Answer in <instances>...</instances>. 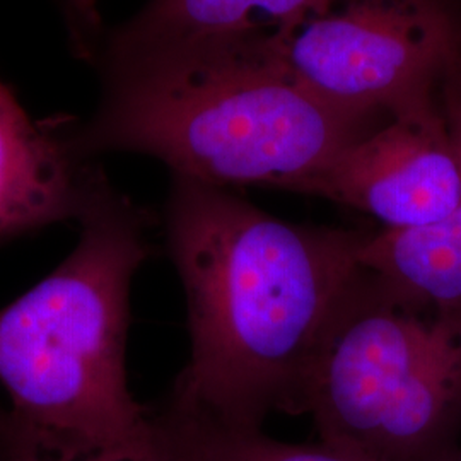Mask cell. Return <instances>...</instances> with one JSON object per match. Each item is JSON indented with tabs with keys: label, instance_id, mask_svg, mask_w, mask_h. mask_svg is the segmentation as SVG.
I'll return each mask as SVG.
<instances>
[{
	"label": "cell",
	"instance_id": "4",
	"mask_svg": "<svg viewBox=\"0 0 461 461\" xmlns=\"http://www.w3.org/2000/svg\"><path fill=\"white\" fill-rule=\"evenodd\" d=\"M303 413L320 441L367 461H453L461 313L411 306L361 270L330 321Z\"/></svg>",
	"mask_w": 461,
	"mask_h": 461
},
{
	"label": "cell",
	"instance_id": "2",
	"mask_svg": "<svg viewBox=\"0 0 461 461\" xmlns=\"http://www.w3.org/2000/svg\"><path fill=\"white\" fill-rule=\"evenodd\" d=\"M101 96L76 122L84 159L154 158L171 176L296 192L381 125L316 98L280 60L272 34L158 50L95 66Z\"/></svg>",
	"mask_w": 461,
	"mask_h": 461
},
{
	"label": "cell",
	"instance_id": "12",
	"mask_svg": "<svg viewBox=\"0 0 461 461\" xmlns=\"http://www.w3.org/2000/svg\"><path fill=\"white\" fill-rule=\"evenodd\" d=\"M64 24L72 55L93 66L108 28L101 14V0H51Z\"/></svg>",
	"mask_w": 461,
	"mask_h": 461
},
{
	"label": "cell",
	"instance_id": "10",
	"mask_svg": "<svg viewBox=\"0 0 461 461\" xmlns=\"http://www.w3.org/2000/svg\"><path fill=\"white\" fill-rule=\"evenodd\" d=\"M159 432L148 445L81 449L11 424L0 413V461H217L207 438L158 411Z\"/></svg>",
	"mask_w": 461,
	"mask_h": 461
},
{
	"label": "cell",
	"instance_id": "9",
	"mask_svg": "<svg viewBox=\"0 0 461 461\" xmlns=\"http://www.w3.org/2000/svg\"><path fill=\"white\" fill-rule=\"evenodd\" d=\"M344 0H148L108 28L93 66L158 50L274 34Z\"/></svg>",
	"mask_w": 461,
	"mask_h": 461
},
{
	"label": "cell",
	"instance_id": "3",
	"mask_svg": "<svg viewBox=\"0 0 461 461\" xmlns=\"http://www.w3.org/2000/svg\"><path fill=\"white\" fill-rule=\"evenodd\" d=\"M77 222L74 251L0 310V384L11 400L0 411L62 445H148L159 420L133 400L125 348L131 284L152 253V217L103 173Z\"/></svg>",
	"mask_w": 461,
	"mask_h": 461
},
{
	"label": "cell",
	"instance_id": "11",
	"mask_svg": "<svg viewBox=\"0 0 461 461\" xmlns=\"http://www.w3.org/2000/svg\"><path fill=\"white\" fill-rule=\"evenodd\" d=\"M367 461L346 449L320 441L318 445H293L255 432L219 447V461Z\"/></svg>",
	"mask_w": 461,
	"mask_h": 461
},
{
	"label": "cell",
	"instance_id": "5",
	"mask_svg": "<svg viewBox=\"0 0 461 461\" xmlns=\"http://www.w3.org/2000/svg\"><path fill=\"white\" fill-rule=\"evenodd\" d=\"M280 60L316 98L392 118L432 106L461 43L447 0H344L272 34Z\"/></svg>",
	"mask_w": 461,
	"mask_h": 461
},
{
	"label": "cell",
	"instance_id": "8",
	"mask_svg": "<svg viewBox=\"0 0 461 461\" xmlns=\"http://www.w3.org/2000/svg\"><path fill=\"white\" fill-rule=\"evenodd\" d=\"M439 98L461 140V45L443 72ZM359 264L413 308L460 314L461 202L429 226L367 232Z\"/></svg>",
	"mask_w": 461,
	"mask_h": 461
},
{
	"label": "cell",
	"instance_id": "13",
	"mask_svg": "<svg viewBox=\"0 0 461 461\" xmlns=\"http://www.w3.org/2000/svg\"><path fill=\"white\" fill-rule=\"evenodd\" d=\"M453 461H461V451L460 453H456V455H455V458H453Z\"/></svg>",
	"mask_w": 461,
	"mask_h": 461
},
{
	"label": "cell",
	"instance_id": "1",
	"mask_svg": "<svg viewBox=\"0 0 461 461\" xmlns=\"http://www.w3.org/2000/svg\"><path fill=\"white\" fill-rule=\"evenodd\" d=\"M165 230L186 294L190 359L161 411L217 445L262 432L270 413H303L369 230L293 224L182 176H171Z\"/></svg>",
	"mask_w": 461,
	"mask_h": 461
},
{
	"label": "cell",
	"instance_id": "7",
	"mask_svg": "<svg viewBox=\"0 0 461 461\" xmlns=\"http://www.w3.org/2000/svg\"><path fill=\"white\" fill-rule=\"evenodd\" d=\"M76 120H34L0 77V241L79 221L103 167L74 148Z\"/></svg>",
	"mask_w": 461,
	"mask_h": 461
},
{
	"label": "cell",
	"instance_id": "6",
	"mask_svg": "<svg viewBox=\"0 0 461 461\" xmlns=\"http://www.w3.org/2000/svg\"><path fill=\"white\" fill-rule=\"evenodd\" d=\"M299 194L371 215L383 230L445 219L461 202V140L441 98L348 144Z\"/></svg>",
	"mask_w": 461,
	"mask_h": 461
},
{
	"label": "cell",
	"instance_id": "14",
	"mask_svg": "<svg viewBox=\"0 0 461 461\" xmlns=\"http://www.w3.org/2000/svg\"><path fill=\"white\" fill-rule=\"evenodd\" d=\"M221 461H230V460H221Z\"/></svg>",
	"mask_w": 461,
	"mask_h": 461
}]
</instances>
